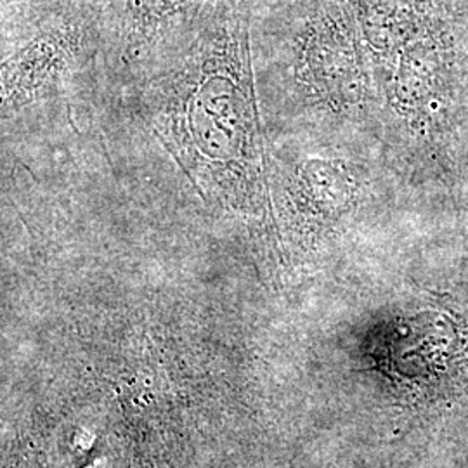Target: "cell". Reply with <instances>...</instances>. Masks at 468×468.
<instances>
[{
  "label": "cell",
  "mask_w": 468,
  "mask_h": 468,
  "mask_svg": "<svg viewBox=\"0 0 468 468\" xmlns=\"http://www.w3.org/2000/svg\"><path fill=\"white\" fill-rule=\"evenodd\" d=\"M129 35L153 37L181 25L193 28L229 0H110Z\"/></svg>",
  "instance_id": "cell-1"
}]
</instances>
